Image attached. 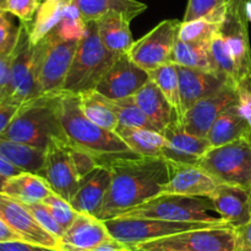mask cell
I'll return each mask as SVG.
<instances>
[{
  "mask_svg": "<svg viewBox=\"0 0 251 251\" xmlns=\"http://www.w3.org/2000/svg\"><path fill=\"white\" fill-rule=\"evenodd\" d=\"M110 236L118 243L135 248L149 241L161 238L194 230V229L225 226L220 224L202 223V221H169L151 218H130V217H115L104 220ZM229 226V225H228Z\"/></svg>",
  "mask_w": 251,
  "mask_h": 251,
  "instance_id": "obj_8",
  "label": "cell"
},
{
  "mask_svg": "<svg viewBox=\"0 0 251 251\" xmlns=\"http://www.w3.org/2000/svg\"><path fill=\"white\" fill-rule=\"evenodd\" d=\"M0 218L25 241L58 249V239L37 223L24 203L2 192H0Z\"/></svg>",
  "mask_w": 251,
  "mask_h": 251,
  "instance_id": "obj_16",
  "label": "cell"
},
{
  "mask_svg": "<svg viewBox=\"0 0 251 251\" xmlns=\"http://www.w3.org/2000/svg\"><path fill=\"white\" fill-rule=\"evenodd\" d=\"M226 41L235 64L239 83L251 76V48L248 32V21L227 19L223 26ZM238 83V84H239Z\"/></svg>",
  "mask_w": 251,
  "mask_h": 251,
  "instance_id": "obj_23",
  "label": "cell"
},
{
  "mask_svg": "<svg viewBox=\"0 0 251 251\" xmlns=\"http://www.w3.org/2000/svg\"><path fill=\"white\" fill-rule=\"evenodd\" d=\"M5 4H6V0H0V11H4Z\"/></svg>",
  "mask_w": 251,
  "mask_h": 251,
  "instance_id": "obj_54",
  "label": "cell"
},
{
  "mask_svg": "<svg viewBox=\"0 0 251 251\" xmlns=\"http://www.w3.org/2000/svg\"><path fill=\"white\" fill-rule=\"evenodd\" d=\"M119 217L162 219L169 221H202L228 225L218 216L208 197L180 194H159L140 206L124 212Z\"/></svg>",
  "mask_w": 251,
  "mask_h": 251,
  "instance_id": "obj_5",
  "label": "cell"
},
{
  "mask_svg": "<svg viewBox=\"0 0 251 251\" xmlns=\"http://www.w3.org/2000/svg\"><path fill=\"white\" fill-rule=\"evenodd\" d=\"M0 157L22 171L38 175L44 166L46 150L0 137Z\"/></svg>",
  "mask_w": 251,
  "mask_h": 251,
  "instance_id": "obj_28",
  "label": "cell"
},
{
  "mask_svg": "<svg viewBox=\"0 0 251 251\" xmlns=\"http://www.w3.org/2000/svg\"><path fill=\"white\" fill-rule=\"evenodd\" d=\"M80 41L63 39L55 30L36 44L39 96L61 91Z\"/></svg>",
  "mask_w": 251,
  "mask_h": 251,
  "instance_id": "obj_9",
  "label": "cell"
},
{
  "mask_svg": "<svg viewBox=\"0 0 251 251\" xmlns=\"http://www.w3.org/2000/svg\"><path fill=\"white\" fill-rule=\"evenodd\" d=\"M237 231V235H238V241L244 245L249 246L251 249V217H250V220L248 221L245 225L240 226V228L235 229Z\"/></svg>",
  "mask_w": 251,
  "mask_h": 251,
  "instance_id": "obj_48",
  "label": "cell"
},
{
  "mask_svg": "<svg viewBox=\"0 0 251 251\" xmlns=\"http://www.w3.org/2000/svg\"><path fill=\"white\" fill-rule=\"evenodd\" d=\"M210 49L217 71H220L221 74L227 76L230 81H233L235 85H238L239 79H238L237 68H235L232 56H230L229 48H228L227 41H226L225 33H223V29L218 31L211 39Z\"/></svg>",
  "mask_w": 251,
  "mask_h": 251,
  "instance_id": "obj_37",
  "label": "cell"
},
{
  "mask_svg": "<svg viewBox=\"0 0 251 251\" xmlns=\"http://www.w3.org/2000/svg\"><path fill=\"white\" fill-rule=\"evenodd\" d=\"M24 172L22 170H20L19 167H16L15 165L10 164L7 160H5L4 157H0V175L5 177H11L15 175H19Z\"/></svg>",
  "mask_w": 251,
  "mask_h": 251,
  "instance_id": "obj_49",
  "label": "cell"
},
{
  "mask_svg": "<svg viewBox=\"0 0 251 251\" xmlns=\"http://www.w3.org/2000/svg\"><path fill=\"white\" fill-rule=\"evenodd\" d=\"M239 95V108L249 126V140L251 142V76L244 79L237 85Z\"/></svg>",
  "mask_w": 251,
  "mask_h": 251,
  "instance_id": "obj_43",
  "label": "cell"
},
{
  "mask_svg": "<svg viewBox=\"0 0 251 251\" xmlns=\"http://www.w3.org/2000/svg\"><path fill=\"white\" fill-rule=\"evenodd\" d=\"M171 177L161 194H180L191 197H208L220 182L216 181L200 165L169 162Z\"/></svg>",
  "mask_w": 251,
  "mask_h": 251,
  "instance_id": "obj_19",
  "label": "cell"
},
{
  "mask_svg": "<svg viewBox=\"0 0 251 251\" xmlns=\"http://www.w3.org/2000/svg\"><path fill=\"white\" fill-rule=\"evenodd\" d=\"M69 0H43L36 16L28 24L29 39L32 44L41 42L48 33L56 29L65 15Z\"/></svg>",
  "mask_w": 251,
  "mask_h": 251,
  "instance_id": "obj_31",
  "label": "cell"
},
{
  "mask_svg": "<svg viewBox=\"0 0 251 251\" xmlns=\"http://www.w3.org/2000/svg\"><path fill=\"white\" fill-rule=\"evenodd\" d=\"M58 94L42 95L20 106L0 137L46 150L51 139L66 142L56 110Z\"/></svg>",
  "mask_w": 251,
  "mask_h": 251,
  "instance_id": "obj_3",
  "label": "cell"
},
{
  "mask_svg": "<svg viewBox=\"0 0 251 251\" xmlns=\"http://www.w3.org/2000/svg\"><path fill=\"white\" fill-rule=\"evenodd\" d=\"M243 137H249V126L240 112L238 102L218 116L206 138L211 147H220Z\"/></svg>",
  "mask_w": 251,
  "mask_h": 251,
  "instance_id": "obj_26",
  "label": "cell"
},
{
  "mask_svg": "<svg viewBox=\"0 0 251 251\" xmlns=\"http://www.w3.org/2000/svg\"><path fill=\"white\" fill-rule=\"evenodd\" d=\"M132 97L142 112L161 133L174 118H179L178 113L151 79Z\"/></svg>",
  "mask_w": 251,
  "mask_h": 251,
  "instance_id": "obj_22",
  "label": "cell"
},
{
  "mask_svg": "<svg viewBox=\"0 0 251 251\" xmlns=\"http://www.w3.org/2000/svg\"><path fill=\"white\" fill-rule=\"evenodd\" d=\"M29 22L20 24L19 38L11 54L10 78L2 100L21 106L38 97V57L29 39Z\"/></svg>",
  "mask_w": 251,
  "mask_h": 251,
  "instance_id": "obj_6",
  "label": "cell"
},
{
  "mask_svg": "<svg viewBox=\"0 0 251 251\" xmlns=\"http://www.w3.org/2000/svg\"><path fill=\"white\" fill-rule=\"evenodd\" d=\"M115 133L139 157H162L166 139L161 132L141 127L119 126Z\"/></svg>",
  "mask_w": 251,
  "mask_h": 251,
  "instance_id": "obj_29",
  "label": "cell"
},
{
  "mask_svg": "<svg viewBox=\"0 0 251 251\" xmlns=\"http://www.w3.org/2000/svg\"><path fill=\"white\" fill-rule=\"evenodd\" d=\"M176 68L179 74V89H180L183 113H185L200 100L221 90L227 84L233 83L227 76L218 71L191 69L180 65H176Z\"/></svg>",
  "mask_w": 251,
  "mask_h": 251,
  "instance_id": "obj_18",
  "label": "cell"
},
{
  "mask_svg": "<svg viewBox=\"0 0 251 251\" xmlns=\"http://www.w3.org/2000/svg\"><path fill=\"white\" fill-rule=\"evenodd\" d=\"M14 240H24V239H22L16 231L12 230V229L0 218V243Z\"/></svg>",
  "mask_w": 251,
  "mask_h": 251,
  "instance_id": "obj_47",
  "label": "cell"
},
{
  "mask_svg": "<svg viewBox=\"0 0 251 251\" xmlns=\"http://www.w3.org/2000/svg\"><path fill=\"white\" fill-rule=\"evenodd\" d=\"M180 24L176 19L161 21L149 33L134 41L127 57L146 71L171 62Z\"/></svg>",
  "mask_w": 251,
  "mask_h": 251,
  "instance_id": "obj_11",
  "label": "cell"
},
{
  "mask_svg": "<svg viewBox=\"0 0 251 251\" xmlns=\"http://www.w3.org/2000/svg\"><path fill=\"white\" fill-rule=\"evenodd\" d=\"M42 202L48 207V209L53 214L54 219L58 221L59 225L61 226V229L64 231L68 230L71 224L74 223V220H75L76 216H77V212L73 208L70 202L61 198L60 196L53 193V192Z\"/></svg>",
  "mask_w": 251,
  "mask_h": 251,
  "instance_id": "obj_38",
  "label": "cell"
},
{
  "mask_svg": "<svg viewBox=\"0 0 251 251\" xmlns=\"http://www.w3.org/2000/svg\"><path fill=\"white\" fill-rule=\"evenodd\" d=\"M20 25L16 26L6 11H0V56L12 53L19 38Z\"/></svg>",
  "mask_w": 251,
  "mask_h": 251,
  "instance_id": "obj_40",
  "label": "cell"
},
{
  "mask_svg": "<svg viewBox=\"0 0 251 251\" xmlns=\"http://www.w3.org/2000/svg\"><path fill=\"white\" fill-rule=\"evenodd\" d=\"M39 176L48 184L51 192L70 202L78 187L77 174L75 171L66 142L51 139L46 149V160Z\"/></svg>",
  "mask_w": 251,
  "mask_h": 251,
  "instance_id": "obj_12",
  "label": "cell"
},
{
  "mask_svg": "<svg viewBox=\"0 0 251 251\" xmlns=\"http://www.w3.org/2000/svg\"><path fill=\"white\" fill-rule=\"evenodd\" d=\"M200 19L225 25L228 19L227 0H189L183 22Z\"/></svg>",
  "mask_w": 251,
  "mask_h": 251,
  "instance_id": "obj_34",
  "label": "cell"
},
{
  "mask_svg": "<svg viewBox=\"0 0 251 251\" xmlns=\"http://www.w3.org/2000/svg\"><path fill=\"white\" fill-rule=\"evenodd\" d=\"M86 22L97 21L108 14H120L132 21L147 10V5L139 0H74Z\"/></svg>",
  "mask_w": 251,
  "mask_h": 251,
  "instance_id": "obj_25",
  "label": "cell"
},
{
  "mask_svg": "<svg viewBox=\"0 0 251 251\" xmlns=\"http://www.w3.org/2000/svg\"><path fill=\"white\" fill-rule=\"evenodd\" d=\"M113 111L118 117L119 126L123 127H141L147 129L157 130L153 123L149 120L146 115L142 112L141 108L136 105L134 97L122 98V100H110Z\"/></svg>",
  "mask_w": 251,
  "mask_h": 251,
  "instance_id": "obj_35",
  "label": "cell"
},
{
  "mask_svg": "<svg viewBox=\"0 0 251 251\" xmlns=\"http://www.w3.org/2000/svg\"><path fill=\"white\" fill-rule=\"evenodd\" d=\"M66 143L96 157L100 166L120 159L139 157L114 132L91 122L82 113L78 96L60 91L56 102Z\"/></svg>",
  "mask_w": 251,
  "mask_h": 251,
  "instance_id": "obj_2",
  "label": "cell"
},
{
  "mask_svg": "<svg viewBox=\"0 0 251 251\" xmlns=\"http://www.w3.org/2000/svg\"><path fill=\"white\" fill-rule=\"evenodd\" d=\"M24 206L28 209L29 213L33 216V218L36 219L37 223H38L44 230L48 231V233L51 234L53 236H55L58 240L63 236L64 230L61 229V226L59 225L58 221L54 219L53 214L50 213L48 207H47L43 202L41 201L32 202V203H24Z\"/></svg>",
  "mask_w": 251,
  "mask_h": 251,
  "instance_id": "obj_39",
  "label": "cell"
},
{
  "mask_svg": "<svg viewBox=\"0 0 251 251\" xmlns=\"http://www.w3.org/2000/svg\"><path fill=\"white\" fill-rule=\"evenodd\" d=\"M6 179L7 177L1 176V175H0V192H2V188H4V185L5 182H6Z\"/></svg>",
  "mask_w": 251,
  "mask_h": 251,
  "instance_id": "obj_53",
  "label": "cell"
},
{
  "mask_svg": "<svg viewBox=\"0 0 251 251\" xmlns=\"http://www.w3.org/2000/svg\"><path fill=\"white\" fill-rule=\"evenodd\" d=\"M150 79L158 86L159 90L167 98L172 107L178 113L179 118L183 121V108L180 101V89H179V74L176 64L168 62L161 66L147 71Z\"/></svg>",
  "mask_w": 251,
  "mask_h": 251,
  "instance_id": "obj_33",
  "label": "cell"
},
{
  "mask_svg": "<svg viewBox=\"0 0 251 251\" xmlns=\"http://www.w3.org/2000/svg\"><path fill=\"white\" fill-rule=\"evenodd\" d=\"M248 1H250V0H227L228 19L238 20V21H248L247 14H245V5H247Z\"/></svg>",
  "mask_w": 251,
  "mask_h": 251,
  "instance_id": "obj_46",
  "label": "cell"
},
{
  "mask_svg": "<svg viewBox=\"0 0 251 251\" xmlns=\"http://www.w3.org/2000/svg\"><path fill=\"white\" fill-rule=\"evenodd\" d=\"M113 240L105 223L91 214L77 213L75 220L59 239V251H87Z\"/></svg>",
  "mask_w": 251,
  "mask_h": 251,
  "instance_id": "obj_17",
  "label": "cell"
},
{
  "mask_svg": "<svg viewBox=\"0 0 251 251\" xmlns=\"http://www.w3.org/2000/svg\"><path fill=\"white\" fill-rule=\"evenodd\" d=\"M171 62L185 68L217 71L211 54L210 43H190L176 39Z\"/></svg>",
  "mask_w": 251,
  "mask_h": 251,
  "instance_id": "obj_32",
  "label": "cell"
},
{
  "mask_svg": "<svg viewBox=\"0 0 251 251\" xmlns=\"http://www.w3.org/2000/svg\"><path fill=\"white\" fill-rule=\"evenodd\" d=\"M225 25L216 24L208 20L200 19L194 21L183 22L178 32V39L190 43H210L218 31L223 29Z\"/></svg>",
  "mask_w": 251,
  "mask_h": 251,
  "instance_id": "obj_36",
  "label": "cell"
},
{
  "mask_svg": "<svg viewBox=\"0 0 251 251\" xmlns=\"http://www.w3.org/2000/svg\"><path fill=\"white\" fill-rule=\"evenodd\" d=\"M238 102L239 95L237 85L233 83L227 84L221 90L196 102L184 113V128L190 134L206 138L218 116Z\"/></svg>",
  "mask_w": 251,
  "mask_h": 251,
  "instance_id": "obj_13",
  "label": "cell"
},
{
  "mask_svg": "<svg viewBox=\"0 0 251 251\" xmlns=\"http://www.w3.org/2000/svg\"><path fill=\"white\" fill-rule=\"evenodd\" d=\"M43 0H6L4 11L14 15L21 22H31Z\"/></svg>",
  "mask_w": 251,
  "mask_h": 251,
  "instance_id": "obj_41",
  "label": "cell"
},
{
  "mask_svg": "<svg viewBox=\"0 0 251 251\" xmlns=\"http://www.w3.org/2000/svg\"><path fill=\"white\" fill-rule=\"evenodd\" d=\"M68 150L69 154H70L71 161H73L74 167H75V171L77 174L78 179H82V177L87 176L88 174L93 171L95 169H97L100 165L98 161L96 160V157H93L92 155H90L88 153L83 152V150L77 149V148L73 147V145L68 144Z\"/></svg>",
  "mask_w": 251,
  "mask_h": 251,
  "instance_id": "obj_42",
  "label": "cell"
},
{
  "mask_svg": "<svg viewBox=\"0 0 251 251\" xmlns=\"http://www.w3.org/2000/svg\"><path fill=\"white\" fill-rule=\"evenodd\" d=\"M216 181L251 188V142L243 137L237 140L212 147L199 164Z\"/></svg>",
  "mask_w": 251,
  "mask_h": 251,
  "instance_id": "obj_7",
  "label": "cell"
},
{
  "mask_svg": "<svg viewBox=\"0 0 251 251\" xmlns=\"http://www.w3.org/2000/svg\"><path fill=\"white\" fill-rule=\"evenodd\" d=\"M129 250V248L125 245H123V244L118 243L117 240H110L108 241V243H104L102 244V245L97 246V248L95 249H91V250H87V251H127Z\"/></svg>",
  "mask_w": 251,
  "mask_h": 251,
  "instance_id": "obj_50",
  "label": "cell"
},
{
  "mask_svg": "<svg viewBox=\"0 0 251 251\" xmlns=\"http://www.w3.org/2000/svg\"><path fill=\"white\" fill-rule=\"evenodd\" d=\"M20 106L12 105V103L7 102V101L0 98V135L5 132L7 127H9L10 122L15 115L19 111Z\"/></svg>",
  "mask_w": 251,
  "mask_h": 251,
  "instance_id": "obj_45",
  "label": "cell"
},
{
  "mask_svg": "<svg viewBox=\"0 0 251 251\" xmlns=\"http://www.w3.org/2000/svg\"><path fill=\"white\" fill-rule=\"evenodd\" d=\"M0 251H59L58 249L32 244L25 240L4 241L0 243Z\"/></svg>",
  "mask_w": 251,
  "mask_h": 251,
  "instance_id": "obj_44",
  "label": "cell"
},
{
  "mask_svg": "<svg viewBox=\"0 0 251 251\" xmlns=\"http://www.w3.org/2000/svg\"><path fill=\"white\" fill-rule=\"evenodd\" d=\"M238 243L239 241L235 229L225 225L194 229L149 241L135 248L144 250L167 249L176 251H237Z\"/></svg>",
  "mask_w": 251,
  "mask_h": 251,
  "instance_id": "obj_10",
  "label": "cell"
},
{
  "mask_svg": "<svg viewBox=\"0 0 251 251\" xmlns=\"http://www.w3.org/2000/svg\"><path fill=\"white\" fill-rule=\"evenodd\" d=\"M130 22L120 14H108L96 21L98 36L103 46L112 53L127 54L134 39L130 31Z\"/></svg>",
  "mask_w": 251,
  "mask_h": 251,
  "instance_id": "obj_24",
  "label": "cell"
},
{
  "mask_svg": "<svg viewBox=\"0 0 251 251\" xmlns=\"http://www.w3.org/2000/svg\"><path fill=\"white\" fill-rule=\"evenodd\" d=\"M77 96L81 111L91 122L110 132H117L119 122L109 98L96 90L83 91Z\"/></svg>",
  "mask_w": 251,
  "mask_h": 251,
  "instance_id": "obj_30",
  "label": "cell"
},
{
  "mask_svg": "<svg viewBox=\"0 0 251 251\" xmlns=\"http://www.w3.org/2000/svg\"><path fill=\"white\" fill-rule=\"evenodd\" d=\"M149 80V73L137 66L127 54H123L102 76L95 90L109 100H122L134 96Z\"/></svg>",
  "mask_w": 251,
  "mask_h": 251,
  "instance_id": "obj_14",
  "label": "cell"
},
{
  "mask_svg": "<svg viewBox=\"0 0 251 251\" xmlns=\"http://www.w3.org/2000/svg\"><path fill=\"white\" fill-rule=\"evenodd\" d=\"M245 14H247L248 21L251 22V0L248 1L247 5H245Z\"/></svg>",
  "mask_w": 251,
  "mask_h": 251,
  "instance_id": "obj_51",
  "label": "cell"
},
{
  "mask_svg": "<svg viewBox=\"0 0 251 251\" xmlns=\"http://www.w3.org/2000/svg\"><path fill=\"white\" fill-rule=\"evenodd\" d=\"M112 182V172L107 166H98L82 177L70 204L77 213L97 217Z\"/></svg>",
  "mask_w": 251,
  "mask_h": 251,
  "instance_id": "obj_21",
  "label": "cell"
},
{
  "mask_svg": "<svg viewBox=\"0 0 251 251\" xmlns=\"http://www.w3.org/2000/svg\"><path fill=\"white\" fill-rule=\"evenodd\" d=\"M107 167L112 182L97 216L103 221L159 196L171 177L169 162L163 157L120 159Z\"/></svg>",
  "mask_w": 251,
  "mask_h": 251,
  "instance_id": "obj_1",
  "label": "cell"
},
{
  "mask_svg": "<svg viewBox=\"0 0 251 251\" xmlns=\"http://www.w3.org/2000/svg\"><path fill=\"white\" fill-rule=\"evenodd\" d=\"M127 251H147V250H144V249H139V248H129V250Z\"/></svg>",
  "mask_w": 251,
  "mask_h": 251,
  "instance_id": "obj_56",
  "label": "cell"
},
{
  "mask_svg": "<svg viewBox=\"0 0 251 251\" xmlns=\"http://www.w3.org/2000/svg\"><path fill=\"white\" fill-rule=\"evenodd\" d=\"M147 251H176V250H167V249H150Z\"/></svg>",
  "mask_w": 251,
  "mask_h": 251,
  "instance_id": "obj_55",
  "label": "cell"
},
{
  "mask_svg": "<svg viewBox=\"0 0 251 251\" xmlns=\"http://www.w3.org/2000/svg\"><path fill=\"white\" fill-rule=\"evenodd\" d=\"M166 143L162 149V157L174 164L198 165L201 157L211 147L207 138L190 134L184 128L183 121L174 118L162 130Z\"/></svg>",
  "mask_w": 251,
  "mask_h": 251,
  "instance_id": "obj_15",
  "label": "cell"
},
{
  "mask_svg": "<svg viewBox=\"0 0 251 251\" xmlns=\"http://www.w3.org/2000/svg\"><path fill=\"white\" fill-rule=\"evenodd\" d=\"M208 198L218 216L232 228H240L250 220L251 188L220 184Z\"/></svg>",
  "mask_w": 251,
  "mask_h": 251,
  "instance_id": "obj_20",
  "label": "cell"
},
{
  "mask_svg": "<svg viewBox=\"0 0 251 251\" xmlns=\"http://www.w3.org/2000/svg\"><path fill=\"white\" fill-rule=\"evenodd\" d=\"M2 193L22 203H32L43 201L51 193V189L39 175L24 171L15 176L7 177Z\"/></svg>",
  "mask_w": 251,
  "mask_h": 251,
  "instance_id": "obj_27",
  "label": "cell"
},
{
  "mask_svg": "<svg viewBox=\"0 0 251 251\" xmlns=\"http://www.w3.org/2000/svg\"><path fill=\"white\" fill-rule=\"evenodd\" d=\"M237 251H251V249L249 246L244 245V244L242 243H238V248H237Z\"/></svg>",
  "mask_w": 251,
  "mask_h": 251,
  "instance_id": "obj_52",
  "label": "cell"
},
{
  "mask_svg": "<svg viewBox=\"0 0 251 251\" xmlns=\"http://www.w3.org/2000/svg\"><path fill=\"white\" fill-rule=\"evenodd\" d=\"M119 57L103 46L96 21L86 22L85 36L78 43L61 91L78 95L83 91L95 90L102 76Z\"/></svg>",
  "mask_w": 251,
  "mask_h": 251,
  "instance_id": "obj_4",
  "label": "cell"
}]
</instances>
